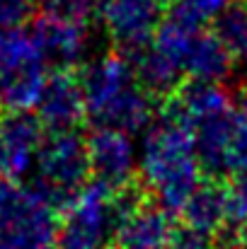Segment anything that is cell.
Segmentation results:
<instances>
[{
	"label": "cell",
	"instance_id": "cell-15",
	"mask_svg": "<svg viewBox=\"0 0 247 249\" xmlns=\"http://www.w3.org/2000/svg\"><path fill=\"white\" fill-rule=\"evenodd\" d=\"M49 83L46 63L27 66L0 83V104L10 114H29L39 107Z\"/></svg>",
	"mask_w": 247,
	"mask_h": 249
},
{
	"label": "cell",
	"instance_id": "cell-9",
	"mask_svg": "<svg viewBox=\"0 0 247 249\" xmlns=\"http://www.w3.org/2000/svg\"><path fill=\"white\" fill-rule=\"evenodd\" d=\"M29 34L44 63L56 66V71H71L87 49V22L56 12L51 7L34 17Z\"/></svg>",
	"mask_w": 247,
	"mask_h": 249
},
{
	"label": "cell",
	"instance_id": "cell-12",
	"mask_svg": "<svg viewBox=\"0 0 247 249\" xmlns=\"http://www.w3.org/2000/svg\"><path fill=\"white\" fill-rule=\"evenodd\" d=\"M41 121L29 114H7L0 121V143L5 150L7 177L22 179L37 169V160L44 145Z\"/></svg>",
	"mask_w": 247,
	"mask_h": 249
},
{
	"label": "cell",
	"instance_id": "cell-22",
	"mask_svg": "<svg viewBox=\"0 0 247 249\" xmlns=\"http://www.w3.org/2000/svg\"><path fill=\"white\" fill-rule=\"evenodd\" d=\"M238 114H240V119L245 121V126H247V85L243 87V92L238 97Z\"/></svg>",
	"mask_w": 247,
	"mask_h": 249
},
{
	"label": "cell",
	"instance_id": "cell-8",
	"mask_svg": "<svg viewBox=\"0 0 247 249\" xmlns=\"http://www.w3.org/2000/svg\"><path fill=\"white\" fill-rule=\"evenodd\" d=\"M90 172L95 174V181L107 184L112 189H126L136 172H138V148L131 141V133L112 128V126H97L85 138Z\"/></svg>",
	"mask_w": 247,
	"mask_h": 249
},
{
	"label": "cell",
	"instance_id": "cell-6",
	"mask_svg": "<svg viewBox=\"0 0 247 249\" xmlns=\"http://www.w3.org/2000/svg\"><path fill=\"white\" fill-rule=\"evenodd\" d=\"M37 189L58 208L87 184L90 158L85 138L76 131L54 133L44 141L37 160Z\"/></svg>",
	"mask_w": 247,
	"mask_h": 249
},
{
	"label": "cell",
	"instance_id": "cell-20",
	"mask_svg": "<svg viewBox=\"0 0 247 249\" xmlns=\"http://www.w3.org/2000/svg\"><path fill=\"white\" fill-rule=\"evenodd\" d=\"M29 15V0H0V32L19 29V22Z\"/></svg>",
	"mask_w": 247,
	"mask_h": 249
},
{
	"label": "cell",
	"instance_id": "cell-18",
	"mask_svg": "<svg viewBox=\"0 0 247 249\" xmlns=\"http://www.w3.org/2000/svg\"><path fill=\"white\" fill-rule=\"evenodd\" d=\"M235 0H174L170 12L187 19L189 24L204 29L206 24H216V19L230 7Z\"/></svg>",
	"mask_w": 247,
	"mask_h": 249
},
{
	"label": "cell",
	"instance_id": "cell-11",
	"mask_svg": "<svg viewBox=\"0 0 247 249\" xmlns=\"http://www.w3.org/2000/svg\"><path fill=\"white\" fill-rule=\"evenodd\" d=\"M37 114L41 126H46L54 133L76 131V126L87 116L80 78H76L71 71H56L54 75H49Z\"/></svg>",
	"mask_w": 247,
	"mask_h": 249
},
{
	"label": "cell",
	"instance_id": "cell-10",
	"mask_svg": "<svg viewBox=\"0 0 247 249\" xmlns=\"http://www.w3.org/2000/svg\"><path fill=\"white\" fill-rule=\"evenodd\" d=\"M174 230L163 206L126 198L114 245L119 249H167Z\"/></svg>",
	"mask_w": 247,
	"mask_h": 249
},
{
	"label": "cell",
	"instance_id": "cell-17",
	"mask_svg": "<svg viewBox=\"0 0 247 249\" xmlns=\"http://www.w3.org/2000/svg\"><path fill=\"white\" fill-rule=\"evenodd\" d=\"M213 36L233 61H247V5H230L213 24Z\"/></svg>",
	"mask_w": 247,
	"mask_h": 249
},
{
	"label": "cell",
	"instance_id": "cell-3",
	"mask_svg": "<svg viewBox=\"0 0 247 249\" xmlns=\"http://www.w3.org/2000/svg\"><path fill=\"white\" fill-rule=\"evenodd\" d=\"M170 107L194 133L204 169L226 174L228 153L240 128V114L233 97L221 85H187Z\"/></svg>",
	"mask_w": 247,
	"mask_h": 249
},
{
	"label": "cell",
	"instance_id": "cell-5",
	"mask_svg": "<svg viewBox=\"0 0 247 249\" xmlns=\"http://www.w3.org/2000/svg\"><path fill=\"white\" fill-rule=\"evenodd\" d=\"M58 225L56 206L37 186L0 184V249H54Z\"/></svg>",
	"mask_w": 247,
	"mask_h": 249
},
{
	"label": "cell",
	"instance_id": "cell-25",
	"mask_svg": "<svg viewBox=\"0 0 247 249\" xmlns=\"http://www.w3.org/2000/svg\"><path fill=\"white\" fill-rule=\"evenodd\" d=\"M235 249H247V245H240V247H235Z\"/></svg>",
	"mask_w": 247,
	"mask_h": 249
},
{
	"label": "cell",
	"instance_id": "cell-23",
	"mask_svg": "<svg viewBox=\"0 0 247 249\" xmlns=\"http://www.w3.org/2000/svg\"><path fill=\"white\" fill-rule=\"evenodd\" d=\"M7 174V162H5V150H2V143H0V177Z\"/></svg>",
	"mask_w": 247,
	"mask_h": 249
},
{
	"label": "cell",
	"instance_id": "cell-4",
	"mask_svg": "<svg viewBox=\"0 0 247 249\" xmlns=\"http://www.w3.org/2000/svg\"><path fill=\"white\" fill-rule=\"evenodd\" d=\"M126 198L116 189L87 181L80 191L63 206L58 225V249H109L116 242Z\"/></svg>",
	"mask_w": 247,
	"mask_h": 249
},
{
	"label": "cell",
	"instance_id": "cell-1",
	"mask_svg": "<svg viewBox=\"0 0 247 249\" xmlns=\"http://www.w3.org/2000/svg\"><path fill=\"white\" fill-rule=\"evenodd\" d=\"M201 169L204 165L191 128L172 107H167L141 143L138 174L143 184L170 215L182 213L191 194L204 184Z\"/></svg>",
	"mask_w": 247,
	"mask_h": 249
},
{
	"label": "cell",
	"instance_id": "cell-21",
	"mask_svg": "<svg viewBox=\"0 0 247 249\" xmlns=\"http://www.w3.org/2000/svg\"><path fill=\"white\" fill-rule=\"evenodd\" d=\"M99 2L102 0H51L49 7L56 10V12H63L68 17L87 22L92 12H99Z\"/></svg>",
	"mask_w": 247,
	"mask_h": 249
},
{
	"label": "cell",
	"instance_id": "cell-24",
	"mask_svg": "<svg viewBox=\"0 0 247 249\" xmlns=\"http://www.w3.org/2000/svg\"><path fill=\"white\" fill-rule=\"evenodd\" d=\"M238 181H240V184H243V189H245V191H247V174H245V177H240V179H238Z\"/></svg>",
	"mask_w": 247,
	"mask_h": 249
},
{
	"label": "cell",
	"instance_id": "cell-13",
	"mask_svg": "<svg viewBox=\"0 0 247 249\" xmlns=\"http://www.w3.org/2000/svg\"><path fill=\"white\" fill-rule=\"evenodd\" d=\"M179 215L187 228L211 237L216 232H228V186L204 181L191 194Z\"/></svg>",
	"mask_w": 247,
	"mask_h": 249
},
{
	"label": "cell",
	"instance_id": "cell-7",
	"mask_svg": "<svg viewBox=\"0 0 247 249\" xmlns=\"http://www.w3.org/2000/svg\"><path fill=\"white\" fill-rule=\"evenodd\" d=\"M174 0H102L99 22L124 51H143L155 39Z\"/></svg>",
	"mask_w": 247,
	"mask_h": 249
},
{
	"label": "cell",
	"instance_id": "cell-16",
	"mask_svg": "<svg viewBox=\"0 0 247 249\" xmlns=\"http://www.w3.org/2000/svg\"><path fill=\"white\" fill-rule=\"evenodd\" d=\"M133 66H136V75L141 85L151 94H170L184 75V71L172 58H167L153 46H146L143 51H138Z\"/></svg>",
	"mask_w": 247,
	"mask_h": 249
},
{
	"label": "cell",
	"instance_id": "cell-19",
	"mask_svg": "<svg viewBox=\"0 0 247 249\" xmlns=\"http://www.w3.org/2000/svg\"><path fill=\"white\" fill-rule=\"evenodd\" d=\"M213 247V237L206 235V232H199V230H191L187 225L177 228L167 249H211Z\"/></svg>",
	"mask_w": 247,
	"mask_h": 249
},
{
	"label": "cell",
	"instance_id": "cell-2",
	"mask_svg": "<svg viewBox=\"0 0 247 249\" xmlns=\"http://www.w3.org/2000/svg\"><path fill=\"white\" fill-rule=\"evenodd\" d=\"M80 87L87 116H92L97 126L138 133L155 124L153 94L141 85L136 66L124 53H104L87 63Z\"/></svg>",
	"mask_w": 247,
	"mask_h": 249
},
{
	"label": "cell",
	"instance_id": "cell-14",
	"mask_svg": "<svg viewBox=\"0 0 247 249\" xmlns=\"http://www.w3.org/2000/svg\"><path fill=\"white\" fill-rule=\"evenodd\" d=\"M230 66L233 58L213 36V32L199 34L184 56V75L191 78V83L218 85L230 73Z\"/></svg>",
	"mask_w": 247,
	"mask_h": 249
}]
</instances>
